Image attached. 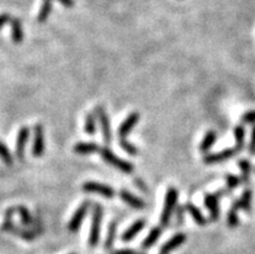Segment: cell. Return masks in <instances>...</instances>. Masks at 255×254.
Masks as SVG:
<instances>
[{
    "instance_id": "1",
    "label": "cell",
    "mask_w": 255,
    "mask_h": 254,
    "mask_svg": "<svg viewBox=\"0 0 255 254\" xmlns=\"http://www.w3.org/2000/svg\"><path fill=\"white\" fill-rule=\"evenodd\" d=\"M102 217H104L102 206L95 204L93 205V211H92V225L88 239V245L91 248H95L98 244V240H100V226H101Z\"/></svg>"
},
{
    "instance_id": "2",
    "label": "cell",
    "mask_w": 255,
    "mask_h": 254,
    "mask_svg": "<svg viewBox=\"0 0 255 254\" xmlns=\"http://www.w3.org/2000/svg\"><path fill=\"white\" fill-rule=\"evenodd\" d=\"M98 152L101 155L102 160H105V161L108 162V164H110L111 166L117 168L118 170H121L124 174H131V172L134 171V166H132L130 162L123 161V160H121L119 157H117L108 147H102V148H100Z\"/></svg>"
},
{
    "instance_id": "3",
    "label": "cell",
    "mask_w": 255,
    "mask_h": 254,
    "mask_svg": "<svg viewBox=\"0 0 255 254\" xmlns=\"http://www.w3.org/2000/svg\"><path fill=\"white\" fill-rule=\"evenodd\" d=\"M177 202V189L170 188L166 193V198H165V206L162 215H161V225L167 226L170 222L171 213H172L173 208L176 206Z\"/></svg>"
},
{
    "instance_id": "4",
    "label": "cell",
    "mask_w": 255,
    "mask_h": 254,
    "mask_svg": "<svg viewBox=\"0 0 255 254\" xmlns=\"http://www.w3.org/2000/svg\"><path fill=\"white\" fill-rule=\"evenodd\" d=\"M82 188L87 193H97V195H101L106 198H111L115 195L114 189L111 187L101 184V183H96V181H85Z\"/></svg>"
},
{
    "instance_id": "5",
    "label": "cell",
    "mask_w": 255,
    "mask_h": 254,
    "mask_svg": "<svg viewBox=\"0 0 255 254\" xmlns=\"http://www.w3.org/2000/svg\"><path fill=\"white\" fill-rule=\"evenodd\" d=\"M96 116H97L98 122H100V126H101V132H102V138H104V142L106 143V145L110 144L111 142V131H110V123H109L108 114L105 112L104 106H96L95 109Z\"/></svg>"
},
{
    "instance_id": "6",
    "label": "cell",
    "mask_w": 255,
    "mask_h": 254,
    "mask_svg": "<svg viewBox=\"0 0 255 254\" xmlns=\"http://www.w3.org/2000/svg\"><path fill=\"white\" fill-rule=\"evenodd\" d=\"M91 206V201L89 200H85L81 206L78 208V210L76 211V214L73 215V218L69 222V230L72 232L78 231V228L82 225V221L85 219L87 211H88V208Z\"/></svg>"
},
{
    "instance_id": "7",
    "label": "cell",
    "mask_w": 255,
    "mask_h": 254,
    "mask_svg": "<svg viewBox=\"0 0 255 254\" xmlns=\"http://www.w3.org/2000/svg\"><path fill=\"white\" fill-rule=\"evenodd\" d=\"M139 118H140V114H139V113H131L127 118L124 119V122L119 126V130H118L119 142L126 140V136H127L128 134H130V131L136 126V123L139 122Z\"/></svg>"
},
{
    "instance_id": "8",
    "label": "cell",
    "mask_w": 255,
    "mask_h": 254,
    "mask_svg": "<svg viewBox=\"0 0 255 254\" xmlns=\"http://www.w3.org/2000/svg\"><path fill=\"white\" fill-rule=\"evenodd\" d=\"M30 138V129L27 126L21 127L18 134H17V142H16V156L20 160H23L25 157V147Z\"/></svg>"
},
{
    "instance_id": "9",
    "label": "cell",
    "mask_w": 255,
    "mask_h": 254,
    "mask_svg": "<svg viewBox=\"0 0 255 254\" xmlns=\"http://www.w3.org/2000/svg\"><path fill=\"white\" fill-rule=\"evenodd\" d=\"M222 196V192L215 193V195L205 196V205L210 210V218L211 221H218L219 218V198Z\"/></svg>"
},
{
    "instance_id": "10",
    "label": "cell",
    "mask_w": 255,
    "mask_h": 254,
    "mask_svg": "<svg viewBox=\"0 0 255 254\" xmlns=\"http://www.w3.org/2000/svg\"><path fill=\"white\" fill-rule=\"evenodd\" d=\"M34 144H33V156L40 157L44 153V132H43L42 125H36L34 129Z\"/></svg>"
},
{
    "instance_id": "11",
    "label": "cell",
    "mask_w": 255,
    "mask_h": 254,
    "mask_svg": "<svg viewBox=\"0 0 255 254\" xmlns=\"http://www.w3.org/2000/svg\"><path fill=\"white\" fill-rule=\"evenodd\" d=\"M185 240H186L185 234H176L175 236H172L170 240L167 241V243H165V244L162 245V248H161V251H160V254H169L170 252L175 251L176 248L181 247V245L185 243Z\"/></svg>"
},
{
    "instance_id": "12",
    "label": "cell",
    "mask_w": 255,
    "mask_h": 254,
    "mask_svg": "<svg viewBox=\"0 0 255 254\" xmlns=\"http://www.w3.org/2000/svg\"><path fill=\"white\" fill-rule=\"evenodd\" d=\"M236 153H237V151H236L235 148H229L226 149V151H222V152L219 153H214V155L206 156V157L203 159V161H205V164H219V162L227 161L228 159L233 157Z\"/></svg>"
},
{
    "instance_id": "13",
    "label": "cell",
    "mask_w": 255,
    "mask_h": 254,
    "mask_svg": "<svg viewBox=\"0 0 255 254\" xmlns=\"http://www.w3.org/2000/svg\"><path fill=\"white\" fill-rule=\"evenodd\" d=\"M144 227H145V221L139 219V221L135 222L134 225L130 226V227L123 232V235H122V240H123L124 243H128V241L134 240V239L139 235V232H141V230H143Z\"/></svg>"
},
{
    "instance_id": "14",
    "label": "cell",
    "mask_w": 255,
    "mask_h": 254,
    "mask_svg": "<svg viewBox=\"0 0 255 254\" xmlns=\"http://www.w3.org/2000/svg\"><path fill=\"white\" fill-rule=\"evenodd\" d=\"M119 196H121V198L126 202V204H128L134 209H143L145 206L144 201H143L141 198L134 196L131 192H128L127 189H122V191L119 192Z\"/></svg>"
},
{
    "instance_id": "15",
    "label": "cell",
    "mask_w": 255,
    "mask_h": 254,
    "mask_svg": "<svg viewBox=\"0 0 255 254\" xmlns=\"http://www.w3.org/2000/svg\"><path fill=\"white\" fill-rule=\"evenodd\" d=\"M10 29H12V40L14 43H21L23 39V30L20 18H10Z\"/></svg>"
},
{
    "instance_id": "16",
    "label": "cell",
    "mask_w": 255,
    "mask_h": 254,
    "mask_svg": "<svg viewBox=\"0 0 255 254\" xmlns=\"http://www.w3.org/2000/svg\"><path fill=\"white\" fill-rule=\"evenodd\" d=\"M98 151H100V147L96 143H78L74 147V152L78 155H89V153H95Z\"/></svg>"
},
{
    "instance_id": "17",
    "label": "cell",
    "mask_w": 255,
    "mask_h": 254,
    "mask_svg": "<svg viewBox=\"0 0 255 254\" xmlns=\"http://www.w3.org/2000/svg\"><path fill=\"white\" fill-rule=\"evenodd\" d=\"M161 232H162L161 227L152 228V231L149 232V235H148V238L145 239V240L143 241V243H141V248H143L144 251H147V249H149V248L153 247V245L156 244V243H157L158 239H160Z\"/></svg>"
},
{
    "instance_id": "18",
    "label": "cell",
    "mask_w": 255,
    "mask_h": 254,
    "mask_svg": "<svg viewBox=\"0 0 255 254\" xmlns=\"http://www.w3.org/2000/svg\"><path fill=\"white\" fill-rule=\"evenodd\" d=\"M185 209L188 210V213H189L190 215H192V218L194 219V222H196L197 225L200 226H206V218L203 217V214L201 213V210L197 206H194L193 204H186L185 205Z\"/></svg>"
},
{
    "instance_id": "19",
    "label": "cell",
    "mask_w": 255,
    "mask_h": 254,
    "mask_svg": "<svg viewBox=\"0 0 255 254\" xmlns=\"http://www.w3.org/2000/svg\"><path fill=\"white\" fill-rule=\"evenodd\" d=\"M239 209H241V206H240V201L237 200V201L233 202L232 208H231L228 215H227V223H228L229 227H237L239 226V214H237Z\"/></svg>"
},
{
    "instance_id": "20",
    "label": "cell",
    "mask_w": 255,
    "mask_h": 254,
    "mask_svg": "<svg viewBox=\"0 0 255 254\" xmlns=\"http://www.w3.org/2000/svg\"><path fill=\"white\" fill-rule=\"evenodd\" d=\"M52 1L53 0H43L42 7H40L39 13H38V22H46L51 10H52Z\"/></svg>"
},
{
    "instance_id": "21",
    "label": "cell",
    "mask_w": 255,
    "mask_h": 254,
    "mask_svg": "<svg viewBox=\"0 0 255 254\" xmlns=\"http://www.w3.org/2000/svg\"><path fill=\"white\" fill-rule=\"evenodd\" d=\"M215 140H216L215 131H209V132H207L206 135H205V138H203L202 143H201V145H200V151H201V152L206 153L207 151H209V149L211 148V147H213V144H214V143H215Z\"/></svg>"
},
{
    "instance_id": "22",
    "label": "cell",
    "mask_w": 255,
    "mask_h": 254,
    "mask_svg": "<svg viewBox=\"0 0 255 254\" xmlns=\"http://www.w3.org/2000/svg\"><path fill=\"white\" fill-rule=\"evenodd\" d=\"M235 139H236V147L235 149L237 153L241 152L244 148V139H245V129L242 126H236L235 127Z\"/></svg>"
},
{
    "instance_id": "23",
    "label": "cell",
    "mask_w": 255,
    "mask_h": 254,
    "mask_svg": "<svg viewBox=\"0 0 255 254\" xmlns=\"http://www.w3.org/2000/svg\"><path fill=\"white\" fill-rule=\"evenodd\" d=\"M239 201L242 210H250V208H252V191H250V189H245V191L242 192V195L241 197H240Z\"/></svg>"
},
{
    "instance_id": "24",
    "label": "cell",
    "mask_w": 255,
    "mask_h": 254,
    "mask_svg": "<svg viewBox=\"0 0 255 254\" xmlns=\"http://www.w3.org/2000/svg\"><path fill=\"white\" fill-rule=\"evenodd\" d=\"M115 232H117V223L113 222V223L109 226L108 238H106V240H105V249H106V251H110L111 248H113V245H114Z\"/></svg>"
},
{
    "instance_id": "25",
    "label": "cell",
    "mask_w": 255,
    "mask_h": 254,
    "mask_svg": "<svg viewBox=\"0 0 255 254\" xmlns=\"http://www.w3.org/2000/svg\"><path fill=\"white\" fill-rule=\"evenodd\" d=\"M240 168H241V181L244 183H248L249 179H250V171H252V164L248 161V160H241L239 162Z\"/></svg>"
},
{
    "instance_id": "26",
    "label": "cell",
    "mask_w": 255,
    "mask_h": 254,
    "mask_svg": "<svg viewBox=\"0 0 255 254\" xmlns=\"http://www.w3.org/2000/svg\"><path fill=\"white\" fill-rule=\"evenodd\" d=\"M0 159L3 160V162L5 165H12L13 164V157L10 155L9 149L7 148V145L4 143L0 142Z\"/></svg>"
},
{
    "instance_id": "27",
    "label": "cell",
    "mask_w": 255,
    "mask_h": 254,
    "mask_svg": "<svg viewBox=\"0 0 255 254\" xmlns=\"http://www.w3.org/2000/svg\"><path fill=\"white\" fill-rule=\"evenodd\" d=\"M85 130L88 135H95L96 134V117L92 113H89L85 118Z\"/></svg>"
},
{
    "instance_id": "28",
    "label": "cell",
    "mask_w": 255,
    "mask_h": 254,
    "mask_svg": "<svg viewBox=\"0 0 255 254\" xmlns=\"http://www.w3.org/2000/svg\"><path fill=\"white\" fill-rule=\"evenodd\" d=\"M17 213L21 215V221L23 225L30 226L33 223V217L30 215V211L25 206H17Z\"/></svg>"
},
{
    "instance_id": "29",
    "label": "cell",
    "mask_w": 255,
    "mask_h": 254,
    "mask_svg": "<svg viewBox=\"0 0 255 254\" xmlns=\"http://www.w3.org/2000/svg\"><path fill=\"white\" fill-rule=\"evenodd\" d=\"M119 144H121L122 148H123L128 155H131V156L138 155V148H136L134 144H131V143H128L127 140H122V142H119Z\"/></svg>"
},
{
    "instance_id": "30",
    "label": "cell",
    "mask_w": 255,
    "mask_h": 254,
    "mask_svg": "<svg viewBox=\"0 0 255 254\" xmlns=\"http://www.w3.org/2000/svg\"><path fill=\"white\" fill-rule=\"evenodd\" d=\"M226 181H227V185H228V188L233 189L236 188V187H239L240 183H241V179L237 178V176H235V175L232 174H228L226 176Z\"/></svg>"
},
{
    "instance_id": "31",
    "label": "cell",
    "mask_w": 255,
    "mask_h": 254,
    "mask_svg": "<svg viewBox=\"0 0 255 254\" xmlns=\"http://www.w3.org/2000/svg\"><path fill=\"white\" fill-rule=\"evenodd\" d=\"M242 122L254 123L255 122V110H250V112L245 113V114L242 116Z\"/></svg>"
},
{
    "instance_id": "32",
    "label": "cell",
    "mask_w": 255,
    "mask_h": 254,
    "mask_svg": "<svg viewBox=\"0 0 255 254\" xmlns=\"http://www.w3.org/2000/svg\"><path fill=\"white\" fill-rule=\"evenodd\" d=\"M249 152L250 155H255V126L253 127V134H252V140H250V144H249Z\"/></svg>"
},
{
    "instance_id": "33",
    "label": "cell",
    "mask_w": 255,
    "mask_h": 254,
    "mask_svg": "<svg viewBox=\"0 0 255 254\" xmlns=\"http://www.w3.org/2000/svg\"><path fill=\"white\" fill-rule=\"evenodd\" d=\"M10 18H12V17H10L8 13H1V14H0V29H1V27H3L4 25H5V23L9 22Z\"/></svg>"
},
{
    "instance_id": "34",
    "label": "cell",
    "mask_w": 255,
    "mask_h": 254,
    "mask_svg": "<svg viewBox=\"0 0 255 254\" xmlns=\"http://www.w3.org/2000/svg\"><path fill=\"white\" fill-rule=\"evenodd\" d=\"M138 251H134V249H119V251L113 252L111 254H138Z\"/></svg>"
},
{
    "instance_id": "35",
    "label": "cell",
    "mask_w": 255,
    "mask_h": 254,
    "mask_svg": "<svg viewBox=\"0 0 255 254\" xmlns=\"http://www.w3.org/2000/svg\"><path fill=\"white\" fill-rule=\"evenodd\" d=\"M60 3L66 8H72L74 7V0H59Z\"/></svg>"
},
{
    "instance_id": "36",
    "label": "cell",
    "mask_w": 255,
    "mask_h": 254,
    "mask_svg": "<svg viewBox=\"0 0 255 254\" xmlns=\"http://www.w3.org/2000/svg\"><path fill=\"white\" fill-rule=\"evenodd\" d=\"M138 254H145V253H141V252H139V253Z\"/></svg>"
}]
</instances>
